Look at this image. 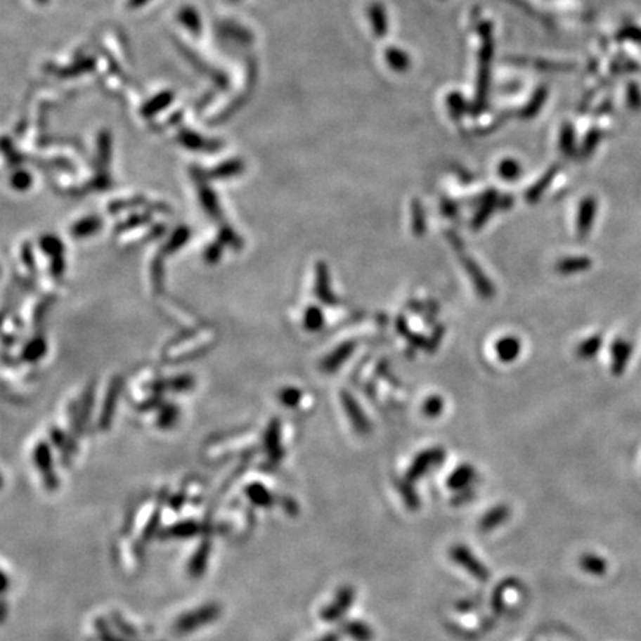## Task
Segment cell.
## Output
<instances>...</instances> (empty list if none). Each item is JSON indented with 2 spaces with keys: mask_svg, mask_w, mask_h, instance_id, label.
<instances>
[{
  "mask_svg": "<svg viewBox=\"0 0 641 641\" xmlns=\"http://www.w3.org/2000/svg\"><path fill=\"white\" fill-rule=\"evenodd\" d=\"M472 475H474V472H472L471 467L463 466V467H460V470H458L456 472H454L450 477L448 487L454 488V490L465 488L467 484H470V481L472 479Z\"/></svg>",
  "mask_w": 641,
  "mask_h": 641,
  "instance_id": "cell-6",
  "label": "cell"
},
{
  "mask_svg": "<svg viewBox=\"0 0 641 641\" xmlns=\"http://www.w3.org/2000/svg\"><path fill=\"white\" fill-rule=\"evenodd\" d=\"M450 555L454 563H458L467 573L479 581H486L488 578V571L484 564L470 551L465 545H456L450 550Z\"/></svg>",
  "mask_w": 641,
  "mask_h": 641,
  "instance_id": "cell-1",
  "label": "cell"
},
{
  "mask_svg": "<svg viewBox=\"0 0 641 641\" xmlns=\"http://www.w3.org/2000/svg\"><path fill=\"white\" fill-rule=\"evenodd\" d=\"M507 517H510V510H507L506 506L493 507V510H490L483 518H481L479 529L483 531H490L503 524Z\"/></svg>",
  "mask_w": 641,
  "mask_h": 641,
  "instance_id": "cell-3",
  "label": "cell"
},
{
  "mask_svg": "<svg viewBox=\"0 0 641 641\" xmlns=\"http://www.w3.org/2000/svg\"><path fill=\"white\" fill-rule=\"evenodd\" d=\"M583 566L588 569V571H594V573H601L604 569V563L601 559H598L597 557H588L586 559H583Z\"/></svg>",
  "mask_w": 641,
  "mask_h": 641,
  "instance_id": "cell-8",
  "label": "cell"
},
{
  "mask_svg": "<svg viewBox=\"0 0 641 641\" xmlns=\"http://www.w3.org/2000/svg\"><path fill=\"white\" fill-rule=\"evenodd\" d=\"M403 494H404V499L407 502V505L410 507H417L419 506V500H417V494L414 493L410 487H404L403 488Z\"/></svg>",
  "mask_w": 641,
  "mask_h": 641,
  "instance_id": "cell-9",
  "label": "cell"
},
{
  "mask_svg": "<svg viewBox=\"0 0 641 641\" xmlns=\"http://www.w3.org/2000/svg\"><path fill=\"white\" fill-rule=\"evenodd\" d=\"M318 641H339V635H336V634H328V635L323 637V638L318 640Z\"/></svg>",
  "mask_w": 641,
  "mask_h": 641,
  "instance_id": "cell-10",
  "label": "cell"
},
{
  "mask_svg": "<svg viewBox=\"0 0 641 641\" xmlns=\"http://www.w3.org/2000/svg\"><path fill=\"white\" fill-rule=\"evenodd\" d=\"M438 454L436 453H426V454H422V456L414 462V465L411 466V470L408 472V477L410 479H416L419 477L423 475V472L426 470H429V467L438 460Z\"/></svg>",
  "mask_w": 641,
  "mask_h": 641,
  "instance_id": "cell-4",
  "label": "cell"
},
{
  "mask_svg": "<svg viewBox=\"0 0 641 641\" xmlns=\"http://www.w3.org/2000/svg\"><path fill=\"white\" fill-rule=\"evenodd\" d=\"M250 494H251L252 500L256 502L257 505L267 506V505H271V503H272L271 494L267 493V491H266L263 487H260V486H254V487L250 490Z\"/></svg>",
  "mask_w": 641,
  "mask_h": 641,
  "instance_id": "cell-7",
  "label": "cell"
},
{
  "mask_svg": "<svg viewBox=\"0 0 641 641\" xmlns=\"http://www.w3.org/2000/svg\"><path fill=\"white\" fill-rule=\"evenodd\" d=\"M354 598H355V593L351 586L342 588V590L337 593L336 598H334L332 603L328 604V607H325L323 611H320V616H323V619L327 622L340 619L352 606Z\"/></svg>",
  "mask_w": 641,
  "mask_h": 641,
  "instance_id": "cell-2",
  "label": "cell"
},
{
  "mask_svg": "<svg viewBox=\"0 0 641 641\" xmlns=\"http://www.w3.org/2000/svg\"><path fill=\"white\" fill-rule=\"evenodd\" d=\"M344 631L347 633V635H351L355 641H371V638H373L371 628L367 626L363 622H358V621L346 623Z\"/></svg>",
  "mask_w": 641,
  "mask_h": 641,
  "instance_id": "cell-5",
  "label": "cell"
}]
</instances>
